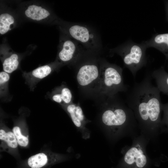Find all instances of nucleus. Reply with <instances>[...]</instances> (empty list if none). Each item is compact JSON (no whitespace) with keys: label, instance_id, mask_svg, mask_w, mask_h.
<instances>
[{"label":"nucleus","instance_id":"nucleus-4","mask_svg":"<svg viewBox=\"0 0 168 168\" xmlns=\"http://www.w3.org/2000/svg\"><path fill=\"white\" fill-rule=\"evenodd\" d=\"M147 49L143 42L137 44L128 41L110 49V52L116 53L121 57L124 67L128 68L135 77L138 71L147 64Z\"/></svg>","mask_w":168,"mask_h":168},{"label":"nucleus","instance_id":"nucleus-14","mask_svg":"<svg viewBox=\"0 0 168 168\" xmlns=\"http://www.w3.org/2000/svg\"><path fill=\"white\" fill-rule=\"evenodd\" d=\"M26 15L33 20L40 21L50 15L49 12L41 7L32 5L29 6L25 12Z\"/></svg>","mask_w":168,"mask_h":168},{"label":"nucleus","instance_id":"nucleus-3","mask_svg":"<svg viewBox=\"0 0 168 168\" xmlns=\"http://www.w3.org/2000/svg\"><path fill=\"white\" fill-rule=\"evenodd\" d=\"M123 69L117 65L105 60L100 61V70L98 90L106 97L116 95L119 92H127L128 86L124 84Z\"/></svg>","mask_w":168,"mask_h":168},{"label":"nucleus","instance_id":"nucleus-21","mask_svg":"<svg viewBox=\"0 0 168 168\" xmlns=\"http://www.w3.org/2000/svg\"><path fill=\"white\" fill-rule=\"evenodd\" d=\"M166 131H168V129H166Z\"/></svg>","mask_w":168,"mask_h":168},{"label":"nucleus","instance_id":"nucleus-13","mask_svg":"<svg viewBox=\"0 0 168 168\" xmlns=\"http://www.w3.org/2000/svg\"><path fill=\"white\" fill-rule=\"evenodd\" d=\"M52 99L57 103L66 105L72 103V96L69 88L63 86L53 95Z\"/></svg>","mask_w":168,"mask_h":168},{"label":"nucleus","instance_id":"nucleus-20","mask_svg":"<svg viewBox=\"0 0 168 168\" xmlns=\"http://www.w3.org/2000/svg\"><path fill=\"white\" fill-rule=\"evenodd\" d=\"M161 110L163 112V116L161 120V128L166 125L167 127L166 129H168V103L162 104Z\"/></svg>","mask_w":168,"mask_h":168},{"label":"nucleus","instance_id":"nucleus-16","mask_svg":"<svg viewBox=\"0 0 168 168\" xmlns=\"http://www.w3.org/2000/svg\"><path fill=\"white\" fill-rule=\"evenodd\" d=\"M13 17L10 14L5 13L0 16V33L4 34L9 30L10 26L14 23Z\"/></svg>","mask_w":168,"mask_h":168},{"label":"nucleus","instance_id":"nucleus-5","mask_svg":"<svg viewBox=\"0 0 168 168\" xmlns=\"http://www.w3.org/2000/svg\"><path fill=\"white\" fill-rule=\"evenodd\" d=\"M68 34L89 51L97 52L101 49L98 35L91 27L80 24H73L68 29Z\"/></svg>","mask_w":168,"mask_h":168},{"label":"nucleus","instance_id":"nucleus-7","mask_svg":"<svg viewBox=\"0 0 168 168\" xmlns=\"http://www.w3.org/2000/svg\"><path fill=\"white\" fill-rule=\"evenodd\" d=\"M62 44L58 54V59L61 62L68 63L76 61L82 55L83 51L81 44L74 40H67Z\"/></svg>","mask_w":168,"mask_h":168},{"label":"nucleus","instance_id":"nucleus-18","mask_svg":"<svg viewBox=\"0 0 168 168\" xmlns=\"http://www.w3.org/2000/svg\"><path fill=\"white\" fill-rule=\"evenodd\" d=\"M10 76L9 73L4 71L0 72V92L1 97L3 96L8 91Z\"/></svg>","mask_w":168,"mask_h":168},{"label":"nucleus","instance_id":"nucleus-19","mask_svg":"<svg viewBox=\"0 0 168 168\" xmlns=\"http://www.w3.org/2000/svg\"><path fill=\"white\" fill-rule=\"evenodd\" d=\"M12 131L16 137L18 144L21 147H26L29 143L28 136L26 137L23 135L20 128L18 126L14 127Z\"/></svg>","mask_w":168,"mask_h":168},{"label":"nucleus","instance_id":"nucleus-10","mask_svg":"<svg viewBox=\"0 0 168 168\" xmlns=\"http://www.w3.org/2000/svg\"><path fill=\"white\" fill-rule=\"evenodd\" d=\"M74 125L77 127H81L86 122L85 118L81 107L73 103L64 105Z\"/></svg>","mask_w":168,"mask_h":168},{"label":"nucleus","instance_id":"nucleus-11","mask_svg":"<svg viewBox=\"0 0 168 168\" xmlns=\"http://www.w3.org/2000/svg\"><path fill=\"white\" fill-rule=\"evenodd\" d=\"M52 71V69L50 66L45 65L39 67L31 72L26 73L24 76L31 86H34V84L50 74Z\"/></svg>","mask_w":168,"mask_h":168},{"label":"nucleus","instance_id":"nucleus-9","mask_svg":"<svg viewBox=\"0 0 168 168\" xmlns=\"http://www.w3.org/2000/svg\"><path fill=\"white\" fill-rule=\"evenodd\" d=\"M147 48L152 47L163 53L168 58V33L154 35L152 38L142 42Z\"/></svg>","mask_w":168,"mask_h":168},{"label":"nucleus","instance_id":"nucleus-17","mask_svg":"<svg viewBox=\"0 0 168 168\" xmlns=\"http://www.w3.org/2000/svg\"><path fill=\"white\" fill-rule=\"evenodd\" d=\"M0 139L5 142L9 147L12 148H15L18 146L16 138L13 132H6L4 130L1 129Z\"/></svg>","mask_w":168,"mask_h":168},{"label":"nucleus","instance_id":"nucleus-1","mask_svg":"<svg viewBox=\"0 0 168 168\" xmlns=\"http://www.w3.org/2000/svg\"><path fill=\"white\" fill-rule=\"evenodd\" d=\"M151 73L127 91L125 102L132 110L141 134L154 141L161 128L160 92L152 83Z\"/></svg>","mask_w":168,"mask_h":168},{"label":"nucleus","instance_id":"nucleus-2","mask_svg":"<svg viewBox=\"0 0 168 168\" xmlns=\"http://www.w3.org/2000/svg\"><path fill=\"white\" fill-rule=\"evenodd\" d=\"M107 98L101 116L102 123L114 136L124 135L132 138L138 136L139 129L132 110L125 101L117 98L116 95Z\"/></svg>","mask_w":168,"mask_h":168},{"label":"nucleus","instance_id":"nucleus-12","mask_svg":"<svg viewBox=\"0 0 168 168\" xmlns=\"http://www.w3.org/2000/svg\"><path fill=\"white\" fill-rule=\"evenodd\" d=\"M151 75L160 92L168 96V73L161 68L154 70Z\"/></svg>","mask_w":168,"mask_h":168},{"label":"nucleus","instance_id":"nucleus-8","mask_svg":"<svg viewBox=\"0 0 168 168\" xmlns=\"http://www.w3.org/2000/svg\"><path fill=\"white\" fill-rule=\"evenodd\" d=\"M59 156L55 154L40 153L30 156L27 164L30 168H43L58 162Z\"/></svg>","mask_w":168,"mask_h":168},{"label":"nucleus","instance_id":"nucleus-15","mask_svg":"<svg viewBox=\"0 0 168 168\" xmlns=\"http://www.w3.org/2000/svg\"><path fill=\"white\" fill-rule=\"evenodd\" d=\"M19 63L18 55L12 54L4 60L2 63L3 70L5 72L11 73L17 68Z\"/></svg>","mask_w":168,"mask_h":168},{"label":"nucleus","instance_id":"nucleus-6","mask_svg":"<svg viewBox=\"0 0 168 168\" xmlns=\"http://www.w3.org/2000/svg\"><path fill=\"white\" fill-rule=\"evenodd\" d=\"M100 70V61L89 60L79 67L76 75L77 82L82 88L90 87L96 83L98 85Z\"/></svg>","mask_w":168,"mask_h":168}]
</instances>
